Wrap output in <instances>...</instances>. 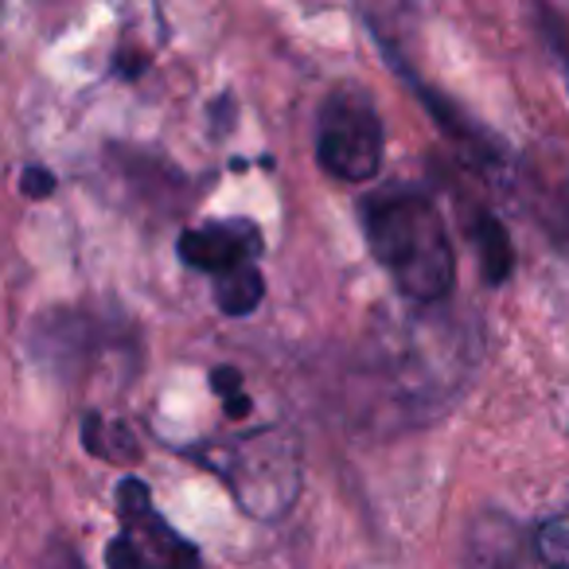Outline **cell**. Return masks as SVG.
I'll use <instances>...</instances> for the list:
<instances>
[{
	"label": "cell",
	"mask_w": 569,
	"mask_h": 569,
	"mask_svg": "<svg viewBox=\"0 0 569 569\" xmlns=\"http://www.w3.org/2000/svg\"><path fill=\"white\" fill-rule=\"evenodd\" d=\"M476 340L465 325L433 317V305L395 320L371 348V379L382 387L398 421H429L465 390Z\"/></svg>",
	"instance_id": "1"
},
{
	"label": "cell",
	"mask_w": 569,
	"mask_h": 569,
	"mask_svg": "<svg viewBox=\"0 0 569 569\" xmlns=\"http://www.w3.org/2000/svg\"><path fill=\"white\" fill-rule=\"evenodd\" d=\"M363 234L375 261L410 305H441L457 281V253L433 199L418 188L375 191L363 203Z\"/></svg>",
	"instance_id": "2"
},
{
	"label": "cell",
	"mask_w": 569,
	"mask_h": 569,
	"mask_svg": "<svg viewBox=\"0 0 569 569\" xmlns=\"http://www.w3.org/2000/svg\"><path fill=\"white\" fill-rule=\"evenodd\" d=\"M199 465H207L234 503L261 522H277L293 511L305 491V457L301 441L284 429H253L222 441H207L191 449Z\"/></svg>",
	"instance_id": "3"
},
{
	"label": "cell",
	"mask_w": 569,
	"mask_h": 569,
	"mask_svg": "<svg viewBox=\"0 0 569 569\" xmlns=\"http://www.w3.org/2000/svg\"><path fill=\"white\" fill-rule=\"evenodd\" d=\"M317 160L332 180L367 183L382 164V118L359 82H340L317 110Z\"/></svg>",
	"instance_id": "4"
},
{
	"label": "cell",
	"mask_w": 569,
	"mask_h": 569,
	"mask_svg": "<svg viewBox=\"0 0 569 569\" xmlns=\"http://www.w3.org/2000/svg\"><path fill=\"white\" fill-rule=\"evenodd\" d=\"M118 538L106 546L110 569H199L196 542L172 530V522L152 507L141 476H126L118 483Z\"/></svg>",
	"instance_id": "5"
},
{
	"label": "cell",
	"mask_w": 569,
	"mask_h": 569,
	"mask_svg": "<svg viewBox=\"0 0 569 569\" xmlns=\"http://www.w3.org/2000/svg\"><path fill=\"white\" fill-rule=\"evenodd\" d=\"M261 230L250 219H219L188 227L180 234V261L199 273L227 277L246 266H258Z\"/></svg>",
	"instance_id": "6"
},
{
	"label": "cell",
	"mask_w": 569,
	"mask_h": 569,
	"mask_svg": "<svg viewBox=\"0 0 569 569\" xmlns=\"http://www.w3.org/2000/svg\"><path fill=\"white\" fill-rule=\"evenodd\" d=\"M113 343V336L102 328V320L87 317V312H51L40 325L28 332V351L40 359L48 371L74 375L79 367L90 363V356L98 359V351Z\"/></svg>",
	"instance_id": "7"
},
{
	"label": "cell",
	"mask_w": 569,
	"mask_h": 569,
	"mask_svg": "<svg viewBox=\"0 0 569 569\" xmlns=\"http://www.w3.org/2000/svg\"><path fill=\"white\" fill-rule=\"evenodd\" d=\"M465 569H546L535 553V535L503 511H480L468 522Z\"/></svg>",
	"instance_id": "8"
},
{
	"label": "cell",
	"mask_w": 569,
	"mask_h": 569,
	"mask_svg": "<svg viewBox=\"0 0 569 569\" xmlns=\"http://www.w3.org/2000/svg\"><path fill=\"white\" fill-rule=\"evenodd\" d=\"M465 230L476 246V258H480V269L488 277V284H503L515 269V246L507 227L488 211V207H472L465 214Z\"/></svg>",
	"instance_id": "9"
},
{
	"label": "cell",
	"mask_w": 569,
	"mask_h": 569,
	"mask_svg": "<svg viewBox=\"0 0 569 569\" xmlns=\"http://www.w3.org/2000/svg\"><path fill=\"white\" fill-rule=\"evenodd\" d=\"M82 445H87V452H94L98 460H110V465H133L141 457L126 421L106 418V413H87L82 418Z\"/></svg>",
	"instance_id": "10"
},
{
	"label": "cell",
	"mask_w": 569,
	"mask_h": 569,
	"mask_svg": "<svg viewBox=\"0 0 569 569\" xmlns=\"http://www.w3.org/2000/svg\"><path fill=\"white\" fill-rule=\"evenodd\" d=\"M261 297H266V281H261L258 266H246L238 273H227L214 281V305L227 317H250L261 305Z\"/></svg>",
	"instance_id": "11"
},
{
	"label": "cell",
	"mask_w": 569,
	"mask_h": 569,
	"mask_svg": "<svg viewBox=\"0 0 569 569\" xmlns=\"http://www.w3.org/2000/svg\"><path fill=\"white\" fill-rule=\"evenodd\" d=\"M535 553L546 569H569V511H558L535 530Z\"/></svg>",
	"instance_id": "12"
},
{
	"label": "cell",
	"mask_w": 569,
	"mask_h": 569,
	"mask_svg": "<svg viewBox=\"0 0 569 569\" xmlns=\"http://www.w3.org/2000/svg\"><path fill=\"white\" fill-rule=\"evenodd\" d=\"M211 390L222 398V406H227L230 418H246V413H250V398H246L242 375H238L234 367H214V371H211Z\"/></svg>",
	"instance_id": "13"
},
{
	"label": "cell",
	"mask_w": 569,
	"mask_h": 569,
	"mask_svg": "<svg viewBox=\"0 0 569 569\" xmlns=\"http://www.w3.org/2000/svg\"><path fill=\"white\" fill-rule=\"evenodd\" d=\"M538 20H542V32H546V40H550L553 56H558L561 74H566V87H569V24L558 17V12H550V9L538 12Z\"/></svg>",
	"instance_id": "14"
},
{
	"label": "cell",
	"mask_w": 569,
	"mask_h": 569,
	"mask_svg": "<svg viewBox=\"0 0 569 569\" xmlns=\"http://www.w3.org/2000/svg\"><path fill=\"white\" fill-rule=\"evenodd\" d=\"M20 191L32 199L51 196V191H56V176H51L48 168H28V172L20 176Z\"/></svg>",
	"instance_id": "15"
},
{
	"label": "cell",
	"mask_w": 569,
	"mask_h": 569,
	"mask_svg": "<svg viewBox=\"0 0 569 569\" xmlns=\"http://www.w3.org/2000/svg\"><path fill=\"white\" fill-rule=\"evenodd\" d=\"M40 569H82V561H79V553H74L71 546H56V550L43 558Z\"/></svg>",
	"instance_id": "16"
},
{
	"label": "cell",
	"mask_w": 569,
	"mask_h": 569,
	"mask_svg": "<svg viewBox=\"0 0 569 569\" xmlns=\"http://www.w3.org/2000/svg\"><path fill=\"white\" fill-rule=\"evenodd\" d=\"M558 222H561V234H566V242H569V183L558 196Z\"/></svg>",
	"instance_id": "17"
}]
</instances>
